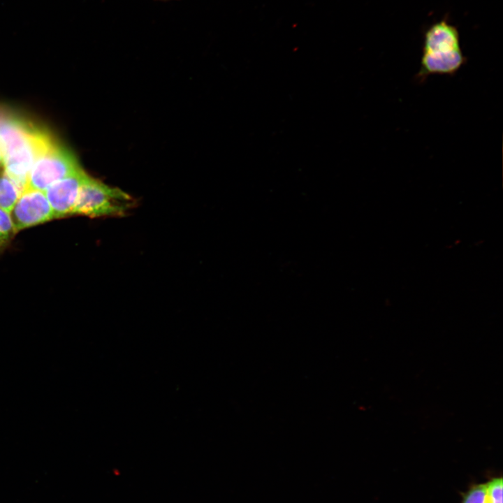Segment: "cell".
Masks as SVG:
<instances>
[{"instance_id": "6da1fadb", "label": "cell", "mask_w": 503, "mask_h": 503, "mask_svg": "<svg viewBox=\"0 0 503 503\" xmlns=\"http://www.w3.org/2000/svg\"><path fill=\"white\" fill-rule=\"evenodd\" d=\"M54 141L44 129L0 107V149L5 176L20 194L35 161Z\"/></svg>"}, {"instance_id": "7a4b0ae2", "label": "cell", "mask_w": 503, "mask_h": 503, "mask_svg": "<svg viewBox=\"0 0 503 503\" xmlns=\"http://www.w3.org/2000/svg\"><path fill=\"white\" fill-rule=\"evenodd\" d=\"M133 206L131 197L122 189L85 175L73 214L91 217H122Z\"/></svg>"}, {"instance_id": "3957f363", "label": "cell", "mask_w": 503, "mask_h": 503, "mask_svg": "<svg viewBox=\"0 0 503 503\" xmlns=\"http://www.w3.org/2000/svg\"><path fill=\"white\" fill-rule=\"evenodd\" d=\"M79 167L73 153L54 140L35 161L28 175L24 190L35 189L45 192L53 183L68 176Z\"/></svg>"}, {"instance_id": "277c9868", "label": "cell", "mask_w": 503, "mask_h": 503, "mask_svg": "<svg viewBox=\"0 0 503 503\" xmlns=\"http://www.w3.org/2000/svg\"><path fill=\"white\" fill-rule=\"evenodd\" d=\"M9 214L15 233L54 218L45 192L35 189L24 190Z\"/></svg>"}, {"instance_id": "5b68a950", "label": "cell", "mask_w": 503, "mask_h": 503, "mask_svg": "<svg viewBox=\"0 0 503 503\" xmlns=\"http://www.w3.org/2000/svg\"><path fill=\"white\" fill-rule=\"evenodd\" d=\"M86 175L83 169L79 167L45 190V194L54 218L73 214L80 187Z\"/></svg>"}, {"instance_id": "8992f818", "label": "cell", "mask_w": 503, "mask_h": 503, "mask_svg": "<svg viewBox=\"0 0 503 503\" xmlns=\"http://www.w3.org/2000/svg\"><path fill=\"white\" fill-rule=\"evenodd\" d=\"M462 50L443 54L422 53L416 79L421 82L432 75H455L466 63Z\"/></svg>"}, {"instance_id": "52a82bcc", "label": "cell", "mask_w": 503, "mask_h": 503, "mask_svg": "<svg viewBox=\"0 0 503 503\" xmlns=\"http://www.w3.org/2000/svg\"><path fill=\"white\" fill-rule=\"evenodd\" d=\"M460 50L458 30L446 20L432 24L425 31L422 53L442 54Z\"/></svg>"}, {"instance_id": "ba28073f", "label": "cell", "mask_w": 503, "mask_h": 503, "mask_svg": "<svg viewBox=\"0 0 503 503\" xmlns=\"http://www.w3.org/2000/svg\"><path fill=\"white\" fill-rule=\"evenodd\" d=\"M20 193L6 176L0 177V208L10 212Z\"/></svg>"}, {"instance_id": "9c48e42d", "label": "cell", "mask_w": 503, "mask_h": 503, "mask_svg": "<svg viewBox=\"0 0 503 503\" xmlns=\"http://www.w3.org/2000/svg\"><path fill=\"white\" fill-rule=\"evenodd\" d=\"M460 503H486V483H473L468 490L460 493Z\"/></svg>"}, {"instance_id": "30bf717a", "label": "cell", "mask_w": 503, "mask_h": 503, "mask_svg": "<svg viewBox=\"0 0 503 503\" xmlns=\"http://www.w3.org/2000/svg\"><path fill=\"white\" fill-rule=\"evenodd\" d=\"M502 477L493 476L486 482V503H502Z\"/></svg>"}, {"instance_id": "8fae6325", "label": "cell", "mask_w": 503, "mask_h": 503, "mask_svg": "<svg viewBox=\"0 0 503 503\" xmlns=\"http://www.w3.org/2000/svg\"><path fill=\"white\" fill-rule=\"evenodd\" d=\"M15 233L10 214L0 208V247L5 245Z\"/></svg>"}, {"instance_id": "7c38bea8", "label": "cell", "mask_w": 503, "mask_h": 503, "mask_svg": "<svg viewBox=\"0 0 503 503\" xmlns=\"http://www.w3.org/2000/svg\"><path fill=\"white\" fill-rule=\"evenodd\" d=\"M0 163H2V156H1V149H0Z\"/></svg>"}, {"instance_id": "4fadbf2b", "label": "cell", "mask_w": 503, "mask_h": 503, "mask_svg": "<svg viewBox=\"0 0 503 503\" xmlns=\"http://www.w3.org/2000/svg\"><path fill=\"white\" fill-rule=\"evenodd\" d=\"M161 1H165V0H161ZM166 1H168V0H166Z\"/></svg>"}]
</instances>
